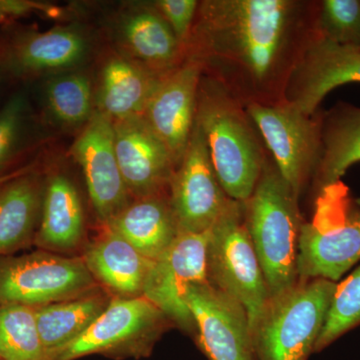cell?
<instances>
[{
  "mask_svg": "<svg viewBox=\"0 0 360 360\" xmlns=\"http://www.w3.org/2000/svg\"><path fill=\"white\" fill-rule=\"evenodd\" d=\"M32 13L58 16L61 13L58 7L44 2L32 0H0V22L16 20Z\"/></svg>",
  "mask_w": 360,
  "mask_h": 360,
  "instance_id": "obj_32",
  "label": "cell"
},
{
  "mask_svg": "<svg viewBox=\"0 0 360 360\" xmlns=\"http://www.w3.org/2000/svg\"><path fill=\"white\" fill-rule=\"evenodd\" d=\"M360 84V49L314 37L286 90V101L307 115L321 110L328 94L341 85Z\"/></svg>",
  "mask_w": 360,
  "mask_h": 360,
  "instance_id": "obj_17",
  "label": "cell"
},
{
  "mask_svg": "<svg viewBox=\"0 0 360 360\" xmlns=\"http://www.w3.org/2000/svg\"><path fill=\"white\" fill-rule=\"evenodd\" d=\"M27 98L18 92L0 108V172L20 150L28 120Z\"/></svg>",
  "mask_w": 360,
  "mask_h": 360,
  "instance_id": "obj_30",
  "label": "cell"
},
{
  "mask_svg": "<svg viewBox=\"0 0 360 360\" xmlns=\"http://www.w3.org/2000/svg\"><path fill=\"white\" fill-rule=\"evenodd\" d=\"M108 302L98 293L34 307L35 319L47 359L79 338L94 323Z\"/></svg>",
  "mask_w": 360,
  "mask_h": 360,
  "instance_id": "obj_25",
  "label": "cell"
},
{
  "mask_svg": "<svg viewBox=\"0 0 360 360\" xmlns=\"http://www.w3.org/2000/svg\"><path fill=\"white\" fill-rule=\"evenodd\" d=\"M319 0H202L186 60L243 104L286 103V90L316 37Z\"/></svg>",
  "mask_w": 360,
  "mask_h": 360,
  "instance_id": "obj_1",
  "label": "cell"
},
{
  "mask_svg": "<svg viewBox=\"0 0 360 360\" xmlns=\"http://www.w3.org/2000/svg\"><path fill=\"white\" fill-rule=\"evenodd\" d=\"M195 123L205 135L225 193L245 202L255 191L269 153L245 105L219 82L202 75Z\"/></svg>",
  "mask_w": 360,
  "mask_h": 360,
  "instance_id": "obj_2",
  "label": "cell"
},
{
  "mask_svg": "<svg viewBox=\"0 0 360 360\" xmlns=\"http://www.w3.org/2000/svg\"><path fill=\"white\" fill-rule=\"evenodd\" d=\"M243 203L246 227L272 297L300 279L298 245L304 221L297 196L269 153L255 191Z\"/></svg>",
  "mask_w": 360,
  "mask_h": 360,
  "instance_id": "obj_3",
  "label": "cell"
},
{
  "mask_svg": "<svg viewBox=\"0 0 360 360\" xmlns=\"http://www.w3.org/2000/svg\"><path fill=\"white\" fill-rule=\"evenodd\" d=\"M168 195L179 233L210 231L233 200L217 179L205 135L196 123L170 180Z\"/></svg>",
  "mask_w": 360,
  "mask_h": 360,
  "instance_id": "obj_8",
  "label": "cell"
},
{
  "mask_svg": "<svg viewBox=\"0 0 360 360\" xmlns=\"http://www.w3.org/2000/svg\"><path fill=\"white\" fill-rule=\"evenodd\" d=\"M163 77L115 52L101 66L94 108L113 122L143 115Z\"/></svg>",
  "mask_w": 360,
  "mask_h": 360,
  "instance_id": "obj_19",
  "label": "cell"
},
{
  "mask_svg": "<svg viewBox=\"0 0 360 360\" xmlns=\"http://www.w3.org/2000/svg\"><path fill=\"white\" fill-rule=\"evenodd\" d=\"M44 182L28 172L0 186V257L33 238L41 215Z\"/></svg>",
  "mask_w": 360,
  "mask_h": 360,
  "instance_id": "obj_24",
  "label": "cell"
},
{
  "mask_svg": "<svg viewBox=\"0 0 360 360\" xmlns=\"http://www.w3.org/2000/svg\"><path fill=\"white\" fill-rule=\"evenodd\" d=\"M360 326V264L341 283H338L328 317L314 352L333 345L348 331Z\"/></svg>",
  "mask_w": 360,
  "mask_h": 360,
  "instance_id": "obj_28",
  "label": "cell"
},
{
  "mask_svg": "<svg viewBox=\"0 0 360 360\" xmlns=\"http://www.w3.org/2000/svg\"><path fill=\"white\" fill-rule=\"evenodd\" d=\"M39 222L35 243L44 250H71L84 238V208L77 188L65 175L52 174L44 182Z\"/></svg>",
  "mask_w": 360,
  "mask_h": 360,
  "instance_id": "obj_23",
  "label": "cell"
},
{
  "mask_svg": "<svg viewBox=\"0 0 360 360\" xmlns=\"http://www.w3.org/2000/svg\"><path fill=\"white\" fill-rule=\"evenodd\" d=\"M32 170H33V165H28V167H21L20 169L9 172V174L0 175V186L6 184V182L9 181V180L16 179V177L20 176V175L25 174L28 172H32Z\"/></svg>",
  "mask_w": 360,
  "mask_h": 360,
  "instance_id": "obj_33",
  "label": "cell"
},
{
  "mask_svg": "<svg viewBox=\"0 0 360 360\" xmlns=\"http://www.w3.org/2000/svg\"><path fill=\"white\" fill-rule=\"evenodd\" d=\"M82 167L90 200L104 226L130 202L115 148L113 122L94 111L70 148Z\"/></svg>",
  "mask_w": 360,
  "mask_h": 360,
  "instance_id": "obj_12",
  "label": "cell"
},
{
  "mask_svg": "<svg viewBox=\"0 0 360 360\" xmlns=\"http://www.w3.org/2000/svg\"><path fill=\"white\" fill-rule=\"evenodd\" d=\"M201 77L198 63L184 61L161 79L142 115L165 144L176 167L193 134Z\"/></svg>",
  "mask_w": 360,
  "mask_h": 360,
  "instance_id": "obj_16",
  "label": "cell"
},
{
  "mask_svg": "<svg viewBox=\"0 0 360 360\" xmlns=\"http://www.w3.org/2000/svg\"><path fill=\"white\" fill-rule=\"evenodd\" d=\"M167 319L144 296L115 298L79 338L58 350L51 360H73L135 338H155Z\"/></svg>",
  "mask_w": 360,
  "mask_h": 360,
  "instance_id": "obj_18",
  "label": "cell"
},
{
  "mask_svg": "<svg viewBox=\"0 0 360 360\" xmlns=\"http://www.w3.org/2000/svg\"><path fill=\"white\" fill-rule=\"evenodd\" d=\"M94 288V276L77 258L47 252L0 257V307H42L87 295Z\"/></svg>",
  "mask_w": 360,
  "mask_h": 360,
  "instance_id": "obj_7",
  "label": "cell"
},
{
  "mask_svg": "<svg viewBox=\"0 0 360 360\" xmlns=\"http://www.w3.org/2000/svg\"><path fill=\"white\" fill-rule=\"evenodd\" d=\"M333 217L319 200L311 222H304L298 245L300 279L321 278L338 283L360 262V208Z\"/></svg>",
  "mask_w": 360,
  "mask_h": 360,
  "instance_id": "obj_10",
  "label": "cell"
},
{
  "mask_svg": "<svg viewBox=\"0 0 360 360\" xmlns=\"http://www.w3.org/2000/svg\"><path fill=\"white\" fill-rule=\"evenodd\" d=\"M158 13L167 21L175 37L186 44L198 13V0H155L151 1Z\"/></svg>",
  "mask_w": 360,
  "mask_h": 360,
  "instance_id": "obj_31",
  "label": "cell"
},
{
  "mask_svg": "<svg viewBox=\"0 0 360 360\" xmlns=\"http://www.w3.org/2000/svg\"><path fill=\"white\" fill-rule=\"evenodd\" d=\"M44 101L52 120L68 129H82L96 111L91 82L77 70L51 75L44 85Z\"/></svg>",
  "mask_w": 360,
  "mask_h": 360,
  "instance_id": "obj_26",
  "label": "cell"
},
{
  "mask_svg": "<svg viewBox=\"0 0 360 360\" xmlns=\"http://www.w3.org/2000/svg\"><path fill=\"white\" fill-rule=\"evenodd\" d=\"M1 72H2V71H1V70H0V73H1Z\"/></svg>",
  "mask_w": 360,
  "mask_h": 360,
  "instance_id": "obj_34",
  "label": "cell"
},
{
  "mask_svg": "<svg viewBox=\"0 0 360 360\" xmlns=\"http://www.w3.org/2000/svg\"><path fill=\"white\" fill-rule=\"evenodd\" d=\"M321 156L312 179L317 194L340 184L352 165L360 162V108L336 103L321 111Z\"/></svg>",
  "mask_w": 360,
  "mask_h": 360,
  "instance_id": "obj_20",
  "label": "cell"
},
{
  "mask_svg": "<svg viewBox=\"0 0 360 360\" xmlns=\"http://www.w3.org/2000/svg\"><path fill=\"white\" fill-rule=\"evenodd\" d=\"M89 51V37L79 26L26 30L0 47V70L20 78L51 77L75 70L86 60Z\"/></svg>",
  "mask_w": 360,
  "mask_h": 360,
  "instance_id": "obj_13",
  "label": "cell"
},
{
  "mask_svg": "<svg viewBox=\"0 0 360 360\" xmlns=\"http://www.w3.org/2000/svg\"><path fill=\"white\" fill-rule=\"evenodd\" d=\"M338 283L298 279L272 296L252 328L258 360H307L321 335Z\"/></svg>",
  "mask_w": 360,
  "mask_h": 360,
  "instance_id": "obj_4",
  "label": "cell"
},
{
  "mask_svg": "<svg viewBox=\"0 0 360 360\" xmlns=\"http://www.w3.org/2000/svg\"><path fill=\"white\" fill-rule=\"evenodd\" d=\"M207 276L208 283L243 305L252 330L270 296L246 227L243 202L232 200L210 229Z\"/></svg>",
  "mask_w": 360,
  "mask_h": 360,
  "instance_id": "obj_5",
  "label": "cell"
},
{
  "mask_svg": "<svg viewBox=\"0 0 360 360\" xmlns=\"http://www.w3.org/2000/svg\"><path fill=\"white\" fill-rule=\"evenodd\" d=\"M113 129L116 158L130 196L168 193L176 167L143 116L113 122Z\"/></svg>",
  "mask_w": 360,
  "mask_h": 360,
  "instance_id": "obj_15",
  "label": "cell"
},
{
  "mask_svg": "<svg viewBox=\"0 0 360 360\" xmlns=\"http://www.w3.org/2000/svg\"><path fill=\"white\" fill-rule=\"evenodd\" d=\"M210 231L179 233L174 243L153 262L143 296L186 329L194 328L186 298L198 284L208 283L207 248Z\"/></svg>",
  "mask_w": 360,
  "mask_h": 360,
  "instance_id": "obj_9",
  "label": "cell"
},
{
  "mask_svg": "<svg viewBox=\"0 0 360 360\" xmlns=\"http://www.w3.org/2000/svg\"><path fill=\"white\" fill-rule=\"evenodd\" d=\"M110 28L117 53L160 77L186 61L184 45L151 1L125 4L111 18Z\"/></svg>",
  "mask_w": 360,
  "mask_h": 360,
  "instance_id": "obj_14",
  "label": "cell"
},
{
  "mask_svg": "<svg viewBox=\"0 0 360 360\" xmlns=\"http://www.w3.org/2000/svg\"><path fill=\"white\" fill-rule=\"evenodd\" d=\"M153 262L108 227L91 243L84 257L91 276L120 297L143 296Z\"/></svg>",
  "mask_w": 360,
  "mask_h": 360,
  "instance_id": "obj_21",
  "label": "cell"
},
{
  "mask_svg": "<svg viewBox=\"0 0 360 360\" xmlns=\"http://www.w3.org/2000/svg\"><path fill=\"white\" fill-rule=\"evenodd\" d=\"M105 227L151 260L158 259L179 234L168 193L130 201Z\"/></svg>",
  "mask_w": 360,
  "mask_h": 360,
  "instance_id": "obj_22",
  "label": "cell"
},
{
  "mask_svg": "<svg viewBox=\"0 0 360 360\" xmlns=\"http://www.w3.org/2000/svg\"><path fill=\"white\" fill-rule=\"evenodd\" d=\"M316 32L333 44L360 49V0H319Z\"/></svg>",
  "mask_w": 360,
  "mask_h": 360,
  "instance_id": "obj_29",
  "label": "cell"
},
{
  "mask_svg": "<svg viewBox=\"0 0 360 360\" xmlns=\"http://www.w3.org/2000/svg\"><path fill=\"white\" fill-rule=\"evenodd\" d=\"M202 352L210 360H258L250 319L243 305L210 283L186 298Z\"/></svg>",
  "mask_w": 360,
  "mask_h": 360,
  "instance_id": "obj_11",
  "label": "cell"
},
{
  "mask_svg": "<svg viewBox=\"0 0 360 360\" xmlns=\"http://www.w3.org/2000/svg\"><path fill=\"white\" fill-rule=\"evenodd\" d=\"M279 174L300 198L311 184L321 156V111L307 115L288 103L245 106Z\"/></svg>",
  "mask_w": 360,
  "mask_h": 360,
  "instance_id": "obj_6",
  "label": "cell"
},
{
  "mask_svg": "<svg viewBox=\"0 0 360 360\" xmlns=\"http://www.w3.org/2000/svg\"><path fill=\"white\" fill-rule=\"evenodd\" d=\"M0 360H49L37 329L34 307H0Z\"/></svg>",
  "mask_w": 360,
  "mask_h": 360,
  "instance_id": "obj_27",
  "label": "cell"
}]
</instances>
